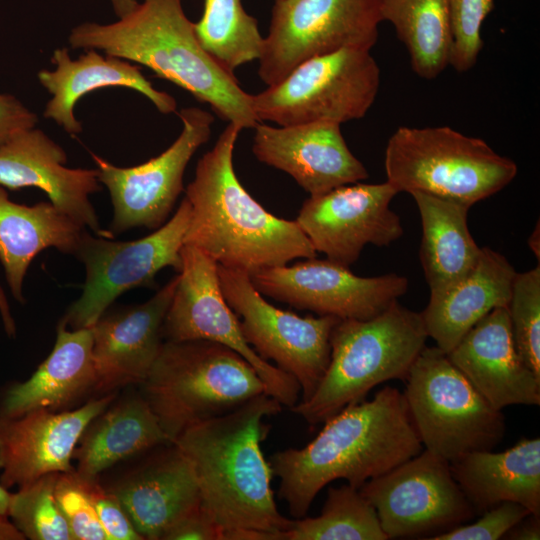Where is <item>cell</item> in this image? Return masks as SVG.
Returning <instances> with one entry per match:
<instances>
[{"instance_id":"26","label":"cell","mask_w":540,"mask_h":540,"mask_svg":"<svg viewBox=\"0 0 540 540\" xmlns=\"http://www.w3.org/2000/svg\"><path fill=\"white\" fill-rule=\"evenodd\" d=\"M516 271L499 252L481 247L474 268L447 289L430 294L420 312L428 337L446 354L484 316L507 307Z\"/></svg>"},{"instance_id":"11","label":"cell","mask_w":540,"mask_h":540,"mask_svg":"<svg viewBox=\"0 0 540 540\" xmlns=\"http://www.w3.org/2000/svg\"><path fill=\"white\" fill-rule=\"evenodd\" d=\"M381 0H280L263 39L259 78L272 86L301 63L344 48L371 50Z\"/></svg>"},{"instance_id":"25","label":"cell","mask_w":540,"mask_h":540,"mask_svg":"<svg viewBox=\"0 0 540 540\" xmlns=\"http://www.w3.org/2000/svg\"><path fill=\"white\" fill-rule=\"evenodd\" d=\"M92 328L69 329L59 320L53 350L31 377L7 386L0 416L17 417L36 409L62 411L94 392Z\"/></svg>"},{"instance_id":"8","label":"cell","mask_w":540,"mask_h":540,"mask_svg":"<svg viewBox=\"0 0 540 540\" xmlns=\"http://www.w3.org/2000/svg\"><path fill=\"white\" fill-rule=\"evenodd\" d=\"M403 392L425 449L451 463L492 450L505 435L504 415L493 408L437 346H425Z\"/></svg>"},{"instance_id":"28","label":"cell","mask_w":540,"mask_h":540,"mask_svg":"<svg viewBox=\"0 0 540 540\" xmlns=\"http://www.w3.org/2000/svg\"><path fill=\"white\" fill-rule=\"evenodd\" d=\"M85 230L51 202L18 204L0 187V261L14 298L24 302V277L42 250L74 255Z\"/></svg>"},{"instance_id":"24","label":"cell","mask_w":540,"mask_h":540,"mask_svg":"<svg viewBox=\"0 0 540 540\" xmlns=\"http://www.w3.org/2000/svg\"><path fill=\"white\" fill-rule=\"evenodd\" d=\"M54 70L38 72L40 84L51 94L44 117L53 120L68 134L77 135L82 125L74 108L81 97L105 87H125L144 95L162 114L176 111L177 103L170 94L157 90L144 76L139 66L98 50L88 49L77 59L67 48L55 49L51 56Z\"/></svg>"},{"instance_id":"45","label":"cell","mask_w":540,"mask_h":540,"mask_svg":"<svg viewBox=\"0 0 540 540\" xmlns=\"http://www.w3.org/2000/svg\"><path fill=\"white\" fill-rule=\"evenodd\" d=\"M109 1L117 18H121L127 15L128 13H130L132 10L135 9V7L139 3L138 0H109Z\"/></svg>"},{"instance_id":"16","label":"cell","mask_w":540,"mask_h":540,"mask_svg":"<svg viewBox=\"0 0 540 540\" xmlns=\"http://www.w3.org/2000/svg\"><path fill=\"white\" fill-rule=\"evenodd\" d=\"M249 276L260 294L341 320L370 319L403 296L409 286L407 277L402 275L361 277L349 267L315 258L291 266L261 269Z\"/></svg>"},{"instance_id":"27","label":"cell","mask_w":540,"mask_h":540,"mask_svg":"<svg viewBox=\"0 0 540 540\" xmlns=\"http://www.w3.org/2000/svg\"><path fill=\"white\" fill-rule=\"evenodd\" d=\"M452 475L475 512L505 501L540 516V439L523 438L502 452H470L450 463Z\"/></svg>"},{"instance_id":"40","label":"cell","mask_w":540,"mask_h":540,"mask_svg":"<svg viewBox=\"0 0 540 540\" xmlns=\"http://www.w3.org/2000/svg\"><path fill=\"white\" fill-rule=\"evenodd\" d=\"M161 540H221V530L200 504L175 521Z\"/></svg>"},{"instance_id":"44","label":"cell","mask_w":540,"mask_h":540,"mask_svg":"<svg viewBox=\"0 0 540 540\" xmlns=\"http://www.w3.org/2000/svg\"><path fill=\"white\" fill-rule=\"evenodd\" d=\"M25 536L6 515H0V540H24Z\"/></svg>"},{"instance_id":"17","label":"cell","mask_w":540,"mask_h":540,"mask_svg":"<svg viewBox=\"0 0 540 540\" xmlns=\"http://www.w3.org/2000/svg\"><path fill=\"white\" fill-rule=\"evenodd\" d=\"M397 194L387 181L342 185L305 200L296 222L316 252L350 267L366 245L385 247L402 237L401 219L390 209Z\"/></svg>"},{"instance_id":"9","label":"cell","mask_w":540,"mask_h":540,"mask_svg":"<svg viewBox=\"0 0 540 540\" xmlns=\"http://www.w3.org/2000/svg\"><path fill=\"white\" fill-rule=\"evenodd\" d=\"M380 69L370 50L344 48L311 58L252 95L259 122L291 126L363 118L378 94Z\"/></svg>"},{"instance_id":"18","label":"cell","mask_w":540,"mask_h":540,"mask_svg":"<svg viewBox=\"0 0 540 540\" xmlns=\"http://www.w3.org/2000/svg\"><path fill=\"white\" fill-rule=\"evenodd\" d=\"M116 398L111 392L73 410L36 409L0 416V483L21 487L49 473L73 470L75 448L90 422Z\"/></svg>"},{"instance_id":"31","label":"cell","mask_w":540,"mask_h":540,"mask_svg":"<svg viewBox=\"0 0 540 540\" xmlns=\"http://www.w3.org/2000/svg\"><path fill=\"white\" fill-rule=\"evenodd\" d=\"M382 21L393 25L413 71L434 79L450 65L453 33L447 0H381Z\"/></svg>"},{"instance_id":"2","label":"cell","mask_w":540,"mask_h":540,"mask_svg":"<svg viewBox=\"0 0 540 540\" xmlns=\"http://www.w3.org/2000/svg\"><path fill=\"white\" fill-rule=\"evenodd\" d=\"M282 405L262 393L224 415L186 428L172 442L193 466L201 506L222 533L235 529L282 532L292 520L280 514L273 471L262 452L265 419Z\"/></svg>"},{"instance_id":"3","label":"cell","mask_w":540,"mask_h":540,"mask_svg":"<svg viewBox=\"0 0 540 540\" xmlns=\"http://www.w3.org/2000/svg\"><path fill=\"white\" fill-rule=\"evenodd\" d=\"M241 130L228 123L197 162L185 190L191 216L184 244L200 249L218 265L249 275L294 259L315 258L317 252L296 220L265 210L236 176L233 152Z\"/></svg>"},{"instance_id":"46","label":"cell","mask_w":540,"mask_h":540,"mask_svg":"<svg viewBox=\"0 0 540 540\" xmlns=\"http://www.w3.org/2000/svg\"><path fill=\"white\" fill-rule=\"evenodd\" d=\"M527 243H528L529 248L531 249V251L534 253V255L537 257L539 261V257H540L539 222H537L536 227L534 228L533 232L530 234Z\"/></svg>"},{"instance_id":"34","label":"cell","mask_w":540,"mask_h":540,"mask_svg":"<svg viewBox=\"0 0 540 540\" xmlns=\"http://www.w3.org/2000/svg\"><path fill=\"white\" fill-rule=\"evenodd\" d=\"M58 474H46L11 493L8 517L26 539L74 540L54 495Z\"/></svg>"},{"instance_id":"36","label":"cell","mask_w":540,"mask_h":540,"mask_svg":"<svg viewBox=\"0 0 540 540\" xmlns=\"http://www.w3.org/2000/svg\"><path fill=\"white\" fill-rule=\"evenodd\" d=\"M453 43L450 65L458 72L474 67L483 47L481 28L494 0H447Z\"/></svg>"},{"instance_id":"43","label":"cell","mask_w":540,"mask_h":540,"mask_svg":"<svg viewBox=\"0 0 540 540\" xmlns=\"http://www.w3.org/2000/svg\"><path fill=\"white\" fill-rule=\"evenodd\" d=\"M0 314H1V318H2L6 333L10 337L15 336L16 327H15L14 319L12 317L7 298L1 286H0Z\"/></svg>"},{"instance_id":"5","label":"cell","mask_w":540,"mask_h":540,"mask_svg":"<svg viewBox=\"0 0 540 540\" xmlns=\"http://www.w3.org/2000/svg\"><path fill=\"white\" fill-rule=\"evenodd\" d=\"M428 338L421 313L398 300L367 319H343L330 335V361L314 393L291 411L309 425L361 402L375 386L405 380Z\"/></svg>"},{"instance_id":"15","label":"cell","mask_w":540,"mask_h":540,"mask_svg":"<svg viewBox=\"0 0 540 540\" xmlns=\"http://www.w3.org/2000/svg\"><path fill=\"white\" fill-rule=\"evenodd\" d=\"M359 490L374 507L388 539L444 532L475 515L450 463L426 449Z\"/></svg>"},{"instance_id":"19","label":"cell","mask_w":540,"mask_h":540,"mask_svg":"<svg viewBox=\"0 0 540 540\" xmlns=\"http://www.w3.org/2000/svg\"><path fill=\"white\" fill-rule=\"evenodd\" d=\"M339 123L273 126L259 122L252 152L262 163L289 174L310 196L369 177L350 151Z\"/></svg>"},{"instance_id":"7","label":"cell","mask_w":540,"mask_h":540,"mask_svg":"<svg viewBox=\"0 0 540 540\" xmlns=\"http://www.w3.org/2000/svg\"><path fill=\"white\" fill-rule=\"evenodd\" d=\"M384 168L398 193H425L469 208L505 188L518 173L513 160L483 139L449 126L399 127L387 142Z\"/></svg>"},{"instance_id":"32","label":"cell","mask_w":540,"mask_h":540,"mask_svg":"<svg viewBox=\"0 0 540 540\" xmlns=\"http://www.w3.org/2000/svg\"><path fill=\"white\" fill-rule=\"evenodd\" d=\"M194 30L205 51L228 72L260 57L264 37L242 0H204Z\"/></svg>"},{"instance_id":"23","label":"cell","mask_w":540,"mask_h":540,"mask_svg":"<svg viewBox=\"0 0 540 540\" xmlns=\"http://www.w3.org/2000/svg\"><path fill=\"white\" fill-rule=\"evenodd\" d=\"M106 488L148 540H161L175 521L201 504L193 466L173 443L152 449L143 462Z\"/></svg>"},{"instance_id":"4","label":"cell","mask_w":540,"mask_h":540,"mask_svg":"<svg viewBox=\"0 0 540 540\" xmlns=\"http://www.w3.org/2000/svg\"><path fill=\"white\" fill-rule=\"evenodd\" d=\"M68 42L74 49H94L147 67L241 129L259 123L252 94L201 46L181 0H142L113 23L75 26Z\"/></svg>"},{"instance_id":"37","label":"cell","mask_w":540,"mask_h":540,"mask_svg":"<svg viewBox=\"0 0 540 540\" xmlns=\"http://www.w3.org/2000/svg\"><path fill=\"white\" fill-rule=\"evenodd\" d=\"M54 495L74 540H107L85 480L74 469L58 474Z\"/></svg>"},{"instance_id":"14","label":"cell","mask_w":540,"mask_h":540,"mask_svg":"<svg viewBox=\"0 0 540 540\" xmlns=\"http://www.w3.org/2000/svg\"><path fill=\"white\" fill-rule=\"evenodd\" d=\"M182 130L161 154L132 167H119L91 153L98 180L109 191L114 237L136 227L156 230L168 219L184 190L183 177L195 152L211 136L213 115L198 107L180 110Z\"/></svg>"},{"instance_id":"39","label":"cell","mask_w":540,"mask_h":540,"mask_svg":"<svg viewBox=\"0 0 540 540\" xmlns=\"http://www.w3.org/2000/svg\"><path fill=\"white\" fill-rule=\"evenodd\" d=\"M107 540H144L133 526L118 498L98 478H84Z\"/></svg>"},{"instance_id":"42","label":"cell","mask_w":540,"mask_h":540,"mask_svg":"<svg viewBox=\"0 0 540 540\" xmlns=\"http://www.w3.org/2000/svg\"><path fill=\"white\" fill-rule=\"evenodd\" d=\"M505 536L509 539L516 540H539L540 539V521L539 516L529 514L513 528H511Z\"/></svg>"},{"instance_id":"6","label":"cell","mask_w":540,"mask_h":540,"mask_svg":"<svg viewBox=\"0 0 540 540\" xmlns=\"http://www.w3.org/2000/svg\"><path fill=\"white\" fill-rule=\"evenodd\" d=\"M140 387L171 443L186 428L267 393L263 380L240 354L201 339L164 340Z\"/></svg>"},{"instance_id":"12","label":"cell","mask_w":540,"mask_h":540,"mask_svg":"<svg viewBox=\"0 0 540 540\" xmlns=\"http://www.w3.org/2000/svg\"><path fill=\"white\" fill-rule=\"evenodd\" d=\"M222 294L241 318L244 338L264 360L293 376L301 400L318 387L330 361V335L340 320L334 316L301 317L267 302L247 272L217 265Z\"/></svg>"},{"instance_id":"22","label":"cell","mask_w":540,"mask_h":540,"mask_svg":"<svg viewBox=\"0 0 540 540\" xmlns=\"http://www.w3.org/2000/svg\"><path fill=\"white\" fill-rule=\"evenodd\" d=\"M447 356L496 410L540 404V378L517 351L507 307L490 311Z\"/></svg>"},{"instance_id":"38","label":"cell","mask_w":540,"mask_h":540,"mask_svg":"<svg viewBox=\"0 0 540 540\" xmlns=\"http://www.w3.org/2000/svg\"><path fill=\"white\" fill-rule=\"evenodd\" d=\"M529 514L523 505L505 501L482 512V516L471 524H461L426 539L497 540Z\"/></svg>"},{"instance_id":"35","label":"cell","mask_w":540,"mask_h":540,"mask_svg":"<svg viewBox=\"0 0 540 540\" xmlns=\"http://www.w3.org/2000/svg\"><path fill=\"white\" fill-rule=\"evenodd\" d=\"M507 311L517 351L540 378V267L516 273Z\"/></svg>"},{"instance_id":"41","label":"cell","mask_w":540,"mask_h":540,"mask_svg":"<svg viewBox=\"0 0 540 540\" xmlns=\"http://www.w3.org/2000/svg\"><path fill=\"white\" fill-rule=\"evenodd\" d=\"M38 116L19 99L10 94H0V146L15 134L34 128Z\"/></svg>"},{"instance_id":"1","label":"cell","mask_w":540,"mask_h":540,"mask_svg":"<svg viewBox=\"0 0 540 540\" xmlns=\"http://www.w3.org/2000/svg\"><path fill=\"white\" fill-rule=\"evenodd\" d=\"M421 451L403 393L386 386L326 420L306 446L276 452L269 462L279 498L298 519L327 484L344 479L360 489Z\"/></svg>"},{"instance_id":"20","label":"cell","mask_w":540,"mask_h":540,"mask_svg":"<svg viewBox=\"0 0 540 540\" xmlns=\"http://www.w3.org/2000/svg\"><path fill=\"white\" fill-rule=\"evenodd\" d=\"M177 282L178 275L144 303L107 309L91 327L94 392L143 383L164 342L163 323Z\"/></svg>"},{"instance_id":"30","label":"cell","mask_w":540,"mask_h":540,"mask_svg":"<svg viewBox=\"0 0 540 540\" xmlns=\"http://www.w3.org/2000/svg\"><path fill=\"white\" fill-rule=\"evenodd\" d=\"M422 225L420 261L430 294L439 293L466 276L481 253L470 234L469 207L425 193L410 194Z\"/></svg>"},{"instance_id":"33","label":"cell","mask_w":540,"mask_h":540,"mask_svg":"<svg viewBox=\"0 0 540 540\" xmlns=\"http://www.w3.org/2000/svg\"><path fill=\"white\" fill-rule=\"evenodd\" d=\"M283 540H387L372 504L349 484L327 491L321 514L292 520Z\"/></svg>"},{"instance_id":"47","label":"cell","mask_w":540,"mask_h":540,"mask_svg":"<svg viewBox=\"0 0 540 540\" xmlns=\"http://www.w3.org/2000/svg\"><path fill=\"white\" fill-rule=\"evenodd\" d=\"M11 493L0 483V515L8 516Z\"/></svg>"},{"instance_id":"13","label":"cell","mask_w":540,"mask_h":540,"mask_svg":"<svg viewBox=\"0 0 540 540\" xmlns=\"http://www.w3.org/2000/svg\"><path fill=\"white\" fill-rule=\"evenodd\" d=\"M178 282L163 323L168 341L208 340L240 354L256 370L267 393L282 406L299 402V383L261 358L248 344L238 316L227 304L219 284L217 263L200 249L184 244Z\"/></svg>"},{"instance_id":"48","label":"cell","mask_w":540,"mask_h":540,"mask_svg":"<svg viewBox=\"0 0 540 540\" xmlns=\"http://www.w3.org/2000/svg\"><path fill=\"white\" fill-rule=\"evenodd\" d=\"M274 1H280V0H274Z\"/></svg>"},{"instance_id":"29","label":"cell","mask_w":540,"mask_h":540,"mask_svg":"<svg viewBox=\"0 0 540 540\" xmlns=\"http://www.w3.org/2000/svg\"><path fill=\"white\" fill-rule=\"evenodd\" d=\"M110 405L90 422L75 448L74 470L81 477L98 478L124 459L171 443L141 393Z\"/></svg>"},{"instance_id":"21","label":"cell","mask_w":540,"mask_h":540,"mask_svg":"<svg viewBox=\"0 0 540 540\" xmlns=\"http://www.w3.org/2000/svg\"><path fill=\"white\" fill-rule=\"evenodd\" d=\"M67 154L37 128L21 131L0 146V185L10 190L36 187L50 202L95 235L102 230L89 196L101 190L97 169L68 168Z\"/></svg>"},{"instance_id":"10","label":"cell","mask_w":540,"mask_h":540,"mask_svg":"<svg viewBox=\"0 0 540 540\" xmlns=\"http://www.w3.org/2000/svg\"><path fill=\"white\" fill-rule=\"evenodd\" d=\"M190 216L191 206L184 197L168 221L140 239L114 241L92 236L86 229L74 253L85 268L83 291L60 321L69 329L92 327L126 291L152 287L156 274L166 267L179 272Z\"/></svg>"}]
</instances>
